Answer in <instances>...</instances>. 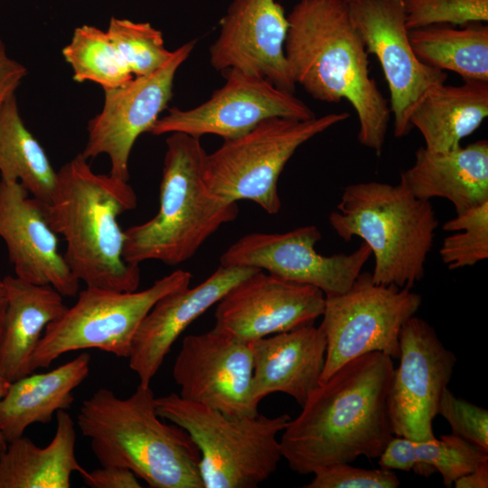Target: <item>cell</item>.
<instances>
[{"instance_id":"obj_1","label":"cell","mask_w":488,"mask_h":488,"mask_svg":"<svg viewBox=\"0 0 488 488\" xmlns=\"http://www.w3.org/2000/svg\"><path fill=\"white\" fill-rule=\"evenodd\" d=\"M393 371L389 355L373 352L319 383L279 439L291 470L309 474L361 455L379 458L394 436L388 411Z\"/></svg>"},{"instance_id":"obj_2","label":"cell","mask_w":488,"mask_h":488,"mask_svg":"<svg viewBox=\"0 0 488 488\" xmlns=\"http://www.w3.org/2000/svg\"><path fill=\"white\" fill-rule=\"evenodd\" d=\"M285 54L291 77L314 99L347 100L359 120V142L380 155L390 117L370 74L369 53L345 0H299L287 15Z\"/></svg>"},{"instance_id":"obj_3","label":"cell","mask_w":488,"mask_h":488,"mask_svg":"<svg viewBox=\"0 0 488 488\" xmlns=\"http://www.w3.org/2000/svg\"><path fill=\"white\" fill-rule=\"evenodd\" d=\"M57 174L46 216L66 242L63 255L74 276L88 287L137 290L140 267L124 258L125 230L117 221L136 207L133 188L109 174L95 173L81 154Z\"/></svg>"},{"instance_id":"obj_4","label":"cell","mask_w":488,"mask_h":488,"mask_svg":"<svg viewBox=\"0 0 488 488\" xmlns=\"http://www.w3.org/2000/svg\"><path fill=\"white\" fill-rule=\"evenodd\" d=\"M155 399L150 386L124 399L100 388L82 402L77 426L100 465L126 467L152 488H203L197 446L163 420Z\"/></svg>"},{"instance_id":"obj_5","label":"cell","mask_w":488,"mask_h":488,"mask_svg":"<svg viewBox=\"0 0 488 488\" xmlns=\"http://www.w3.org/2000/svg\"><path fill=\"white\" fill-rule=\"evenodd\" d=\"M165 143L159 210L150 220L125 230L123 256L130 264L146 260L181 264L239 215L237 202L212 197L205 188L207 154L201 137L175 132Z\"/></svg>"},{"instance_id":"obj_6","label":"cell","mask_w":488,"mask_h":488,"mask_svg":"<svg viewBox=\"0 0 488 488\" xmlns=\"http://www.w3.org/2000/svg\"><path fill=\"white\" fill-rule=\"evenodd\" d=\"M329 223L345 241L358 237L374 256L376 284L411 288L425 275L438 220L429 201L401 183L365 182L344 187Z\"/></svg>"},{"instance_id":"obj_7","label":"cell","mask_w":488,"mask_h":488,"mask_svg":"<svg viewBox=\"0 0 488 488\" xmlns=\"http://www.w3.org/2000/svg\"><path fill=\"white\" fill-rule=\"evenodd\" d=\"M155 402L157 414L183 428L197 446L203 488H255L277 470L282 458L277 436L289 415L230 418L175 393Z\"/></svg>"},{"instance_id":"obj_8","label":"cell","mask_w":488,"mask_h":488,"mask_svg":"<svg viewBox=\"0 0 488 488\" xmlns=\"http://www.w3.org/2000/svg\"><path fill=\"white\" fill-rule=\"evenodd\" d=\"M349 117L343 111L309 119L272 117L239 137L224 140L205 157L203 183L208 193L231 202L249 200L269 214L277 213V181L294 153Z\"/></svg>"},{"instance_id":"obj_9","label":"cell","mask_w":488,"mask_h":488,"mask_svg":"<svg viewBox=\"0 0 488 488\" xmlns=\"http://www.w3.org/2000/svg\"><path fill=\"white\" fill-rule=\"evenodd\" d=\"M189 271L178 269L144 290L120 292L88 287L76 303L47 325L32 357L31 367L48 368L60 356L74 351L98 349L128 358L141 322L163 296L188 287Z\"/></svg>"},{"instance_id":"obj_10","label":"cell","mask_w":488,"mask_h":488,"mask_svg":"<svg viewBox=\"0 0 488 488\" xmlns=\"http://www.w3.org/2000/svg\"><path fill=\"white\" fill-rule=\"evenodd\" d=\"M421 303V296L411 288L376 284L370 272H361L344 293L325 296L320 327L326 352L320 383L369 352L398 359L400 331Z\"/></svg>"},{"instance_id":"obj_11","label":"cell","mask_w":488,"mask_h":488,"mask_svg":"<svg viewBox=\"0 0 488 488\" xmlns=\"http://www.w3.org/2000/svg\"><path fill=\"white\" fill-rule=\"evenodd\" d=\"M314 225L284 233L253 232L231 244L221 255L224 267L259 268L286 281L320 289L325 296L344 293L371 256L362 242L352 253L324 256L315 249L321 239Z\"/></svg>"},{"instance_id":"obj_12","label":"cell","mask_w":488,"mask_h":488,"mask_svg":"<svg viewBox=\"0 0 488 488\" xmlns=\"http://www.w3.org/2000/svg\"><path fill=\"white\" fill-rule=\"evenodd\" d=\"M226 81L208 100L189 109L172 108L149 133H184L201 137L215 135L223 140L239 137L272 117L309 119L313 110L293 92L258 75L237 70L223 72Z\"/></svg>"},{"instance_id":"obj_13","label":"cell","mask_w":488,"mask_h":488,"mask_svg":"<svg viewBox=\"0 0 488 488\" xmlns=\"http://www.w3.org/2000/svg\"><path fill=\"white\" fill-rule=\"evenodd\" d=\"M190 41L173 51L154 72L104 90V103L88 124V140L80 153L86 159L107 155L112 176L128 182L132 148L140 135L149 133L173 98L175 74L195 47Z\"/></svg>"},{"instance_id":"obj_14","label":"cell","mask_w":488,"mask_h":488,"mask_svg":"<svg viewBox=\"0 0 488 488\" xmlns=\"http://www.w3.org/2000/svg\"><path fill=\"white\" fill-rule=\"evenodd\" d=\"M399 365L388 394L393 435L413 440L435 437L433 420L456 362L455 355L424 319L412 316L399 334Z\"/></svg>"},{"instance_id":"obj_15","label":"cell","mask_w":488,"mask_h":488,"mask_svg":"<svg viewBox=\"0 0 488 488\" xmlns=\"http://www.w3.org/2000/svg\"><path fill=\"white\" fill-rule=\"evenodd\" d=\"M173 377L185 399L230 418L258 414L252 394L253 343L211 329L183 338Z\"/></svg>"},{"instance_id":"obj_16","label":"cell","mask_w":488,"mask_h":488,"mask_svg":"<svg viewBox=\"0 0 488 488\" xmlns=\"http://www.w3.org/2000/svg\"><path fill=\"white\" fill-rule=\"evenodd\" d=\"M367 52L378 59L390 95L394 136L411 130L410 115L432 87L446 83L447 74L422 62L414 52L401 0L347 2Z\"/></svg>"},{"instance_id":"obj_17","label":"cell","mask_w":488,"mask_h":488,"mask_svg":"<svg viewBox=\"0 0 488 488\" xmlns=\"http://www.w3.org/2000/svg\"><path fill=\"white\" fill-rule=\"evenodd\" d=\"M324 303L320 289L258 269L216 304L213 329L253 342L313 324L322 316Z\"/></svg>"},{"instance_id":"obj_18","label":"cell","mask_w":488,"mask_h":488,"mask_svg":"<svg viewBox=\"0 0 488 488\" xmlns=\"http://www.w3.org/2000/svg\"><path fill=\"white\" fill-rule=\"evenodd\" d=\"M287 30V16L276 0H232L210 48L211 64L221 72L260 76L294 93L296 84L285 54Z\"/></svg>"},{"instance_id":"obj_19","label":"cell","mask_w":488,"mask_h":488,"mask_svg":"<svg viewBox=\"0 0 488 488\" xmlns=\"http://www.w3.org/2000/svg\"><path fill=\"white\" fill-rule=\"evenodd\" d=\"M57 235L48 221L45 202L21 183L0 178V238L15 276L72 297L79 293L80 281L59 250Z\"/></svg>"},{"instance_id":"obj_20","label":"cell","mask_w":488,"mask_h":488,"mask_svg":"<svg viewBox=\"0 0 488 488\" xmlns=\"http://www.w3.org/2000/svg\"><path fill=\"white\" fill-rule=\"evenodd\" d=\"M247 267H220L204 281L160 298L141 322L132 341L129 367L139 384L150 386L181 333L232 287L258 270Z\"/></svg>"},{"instance_id":"obj_21","label":"cell","mask_w":488,"mask_h":488,"mask_svg":"<svg viewBox=\"0 0 488 488\" xmlns=\"http://www.w3.org/2000/svg\"><path fill=\"white\" fill-rule=\"evenodd\" d=\"M252 343L255 402L281 392L302 406L319 385L324 365L326 340L320 325L300 326Z\"/></svg>"},{"instance_id":"obj_22","label":"cell","mask_w":488,"mask_h":488,"mask_svg":"<svg viewBox=\"0 0 488 488\" xmlns=\"http://www.w3.org/2000/svg\"><path fill=\"white\" fill-rule=\"evenodd\" d=\"M399 183L418 199L450 201L456 213L488 202V142L443 153L420 146L414 164L400 173Z\"/></svg>"},{"instance_id":"obj_23","label":"cell","mask_w":488,"mask_h":488,"mask_svg":"<svg viewBox=\"0 0 488 488\" xmlns=\"http://www.w3.org/2000/svg\"><path fill=\"white\" fill-rule=\"evenodd\" d=\"M8 305L0 343V375L13 382L33 373L32 357L49 324L67 309L52 286L35 285L16 276L3 278Z\"/></svg>"},{"instance_id":"obj_24","label":"cell","mask_w":488,"mask_h":488,"mask_svg":"<svg viewBox=\"0 0 488 488\" xmlns=\"http://www.w3.org/2000/svg\"><path fill=\"white\" fill-rule=\"evenodd\" d=\"M90 355L73 360L43 373H30L10 383L0 400V432L8 444L23 436L34 423H49L60 409L70 408L73 390L88 377Z\"/></svg>"},{"instance_id":"obj_25","label":"cell","mask_w":488,"mask_h":488,"mask_svg":"<svg viewBox=\"0 0 488 488\" xmlns=\"http://www.w3.org/2000/svg\"><path fill=\"white\" fill-rule=\"evenodd\" d=\"M487 116L488 81L465 80L432 87L414 108L409 124L420 132L427 150L443 153L461 146Z\"/></svg>"},{"instance_id":"obj_26","label":"cell","mask_w":488,"mask_h":488,"mask_svg":"<svg viewBox=\"0 0 488 488\" xmlns=\"http://www.w3.org/2000/svg\"><path fill=\"white\" fill-rule=\"evenodd\" d=\"M56 430L44 447L22 436L0 453V488H70L72 473L85 475L75 454V422L65 409L56 412Z\"/></svg>"},{"instance_id":"obj_27","label":"cell","mask_w":488,"mask_h":488,"mask_svg":"<svg viewBox=\"0 0 488 488\" xmlns=\"http://www.w3.org/2000/svg\"><path fill=\"white\" fill-rule=\"evenodd\" d=\"M410 44L425 64L457 73L464 80L488 81V26L434 24L408 31Z\"/></svg>"},{"instance_id":"obj_28","label":"cell","mask_w":488,"mask_h":488,"mask_svg":"<svg viewBox=\"0 0 488 488\" xmlns=\"http://www.w3.org/2000/svg\"><path fill=\"white\" fill-rule=\"evenodd\" d=\"M485 460L488 451L453 434L427 440L393 436L379 456L378 464L393 471L412 470L425 477L437 472L443 483L451 487L456 479Z\"/></svg>"},{"instance_id":"obj_29","label":"cell","mask_w":488,"mask_h":488,"mask_svg":"<svg viewBox=\"0 0 488 488\" xmlns=\"http://www.w3.org/2000/svg\"><path fill=\"white\" fill-rule=\"evenodd\" d=\"M57 175L43 147L24 125L15 94L12 95L0 111V178L21 183L33 197L49 203Z\"/></svg>"},{"instance_id":"obj_30","label":"cell","mask_w":488,"mask_h":488,"mask_svg":"<svg viewBox=\"0 0 488 488\" xmlns=\"http://www.w3.org/2000/svg\"><path fill=\"white\" fill-rule=\"evenodd\" d=\"M76 82L91 81L104 90L118 88L133 74L111 42L107 31L92 25L76 27L70 42L62 49Z\"/></svg>"},{"instance_id":"obj_31","label":"cell","mask_w":488,"mask_h":488,"mask_svg":"<svg viewBox=\"0 0 488 488\" xmlns=\"http://www.w3.org/2000/svg\"><path fill=\"white\" fill-rule=\"evenodd\" d=\"M107 33L134 77L154 72L172 56L162 32L150 23L112 16Z\"/></svg>"},{"instance_id":"obj_32","label":"cell","mask_w":488,"mask_h":488,"mask_svg":"<svg viewBox=\"0 0 488 488\" xmlns=\"http://www.w3.org/2000/svg\"><path fill=\"white\" fill-rule=\"evenodd\" d=\"M447 236L439 249L449 269L472 267L488 258V202L470 208L443 225Z\"/></svg>"},{"instance_id":"obj_33","label":"cell","mask_w":488,"mask_h":488,"mask_svg":"<svg viewBox=\"0 0 488 488\" xmlns=\"http://www.w3.org/2000/svg\"><path fill=\"white\" fill-rule=\"evenodd\" d=\"M408 30L488 21V0H401Z\"/></svg>"},{"instance_id":"obj_34","label":"cell","mask_w":488,"mask_h":488,"mask_svg":"<svg viewBox=\"0 0 488 488\" xmlns=\"http://www.w3.org/2000/svg\"><path fill=\"white\" fill-rule=\"evenodd\" d=\"M437 414L449 423L452 434L488 451L487 409L455 397L445 389Z\"/></svg>"},{"instance_id":"obj_35","label":"cell","mask_w":488,"mask_h":488,"mask_svg":"<svg viewBox=\"0 0 488 488\" xmlns=\"http://www.w3.org/2000/svg\"><path fill=\"white\" fill-rule=\"evenodd\" d=\"M306 488H396L400 482L393 470L354 467L337 464L314 473Z\"/></svg>"},{"instance_id":"obj_36","label":"cell","mask_w":488,"mask_h":488,"mask_svg":"<svg viewBox=\"0 0 488 488\" xmlns=\"http://www.w3.org/2000/svg\"><path fill=\"white\" fill-rule=\"evenodd\" d=\"M85 484L91 488H140L137 476L129 469L118 465H101L82 475Z\"/></svg>"},{"instance_id":"obj_37","label":"cell","mask_w":488,"mask_h":488,"mask_svg":"<svg viewBox=\"0 0 488 488\" xmlns=\"http://www.w3.org/2000/svg\"><path fill=\"white\" fill-rule=\"evenodd\" d=\"M26 75L27 69L7 54L5 44L0 38V111Z\"/></svg>"},{"instance_id":"obj_38","label":"cell","mask_w":488,"mask_h":488,"mask_svg":"<svg viewBox=\"0 0 488 488\" xmlns=\"http://www.w3.org/2000/svg\"><path fill=\"white\" fill-rule=\"evenodd\" d=\"M454 485L456 488H487L488 460L481 462L474 470L460 476Z\"/></svg>"},{"instance_id":"obj_39","label":"cell","mask_w":488,"mask_h":488,"mask_svg":"<svg viewBox=\"0 0 488 488\" xmlns=\"http://www.w3.org/2000/svg\"><path fill=\"white\" fill-rule=\"evenodd\" d=\"M8 305V296L5 285L3 279H0V343L4 333L5 315Z\"/></svg>"},{"instance_id":"obj_40","label":"cell","mask_w":488,"mask_h":488,"mask_svg":"<svg viewBox=\"0 0 488 488\" xmlns=\"http://www.w3.org/2000/svg\"><path fill=\"white\" fill-rule=\"evenodd\" d=\"M10 383L11 382H9L7 380H5L4 377L0 375V400L5 395ZM6 446H7V443L5 441L0 432V453H2L6 448Z\"/></svg>"},{"instance_id":"obj_41","label":"cell","mask_w":488,"mask_h":488,"mask_svg":"<svg viewBox=\"0 0 488 488\" xmlns=\"http://www.w3.org/2000/svg\"><path fill=\"white\" fill-rule=\"evenodd\" d=\"M346 2H352V1H355V0H345Z\"/></svg>"}]
</instances>
